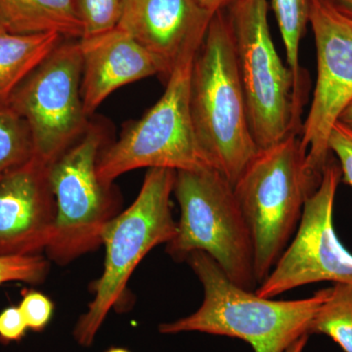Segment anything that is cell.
<instances>
[{
    "mask_svg": "<svg viewBox=\"0 0 352 352\" xmlns=\"http://www.w3.org/2000/svg\"><path fill=\"white\" fill-rule=\"evenodd\" d=\"M74 3L82 24V38H87L118 27L124 0H74Z\"/></svg>",
    "mask_w": 352,
    "mask_h": 352,
    "instance_id": "ffe728a7",
    "label": "cell"
},
{
    "mask_svg": "<svg viewBox=\"0 0 352 352\" xmlns=\"http://www.w3.org/2000/svg\"><path fill=\"white\" fill-rule=\"evenodd\" d=\"M204 288V300L193 314L159 326L160 333L200 332L247 342L254 352H285L309 330L330 288L302 300H274L233 283L207 252L186 258Z\"/></svg>",
    "mask_w": 352,
    "mask_h": 352,
    "instance_id": "6da1fadb",
    "label": "cell"
},
{
    "mask_svg": "<svg viewBox=\"0 0 352 352\" xmlns=\"http://www.w3.org/2000/svg\"><path fill=\"white\" fill-rule=\"evenodd\" d=\"M48 168L32 156L0 179V256H34L52 238L55 200Z\"/></svg>",
    "mask_w": 352,
    "mask_h": 352,
    "instance_id": "7c38bea8",
    "label": "cell"
},
{
    "mask_svg": "<svg viewBox=\"0 0 352 352\" xmlns=\"http://www.w3.org/2000/svg\"><path fill=\"white\" fill-rule=\"evenodd\" d=\"M309 25L316 47L317 78L300 143L308 171L321 179L333 157L331 131L352 100V15L333 0H312Z\"/></svg>",
    "mask_w": 352,
    "mask_h": 352,
    "instance_id": "8fae6325",
    "label": "cell"
},
{
    "mask_svg": "<svg viewBox=\"0 0 352 352\" xmlns=\"http://www.w3.org/2000/svg\"><path fill=\"white\" fill-rule=\"evenodd\" d=\"M286 51L287 66L296 78L307 80L300 64V46L309 25L312 0H271Z\"/></svg>",
    "mask_w": 352,
    "mask_h": 352,
    "instance_id": "ac0fdd59",
    "label": "cell"
},
{
    "mask_svg": "<svg viewBox=\"0 0 352 352\" xmlns=\"http://www.w3.org/2000/svg\"><path fill=\"white\" fill-rule=\"evenodd\" d=\"M106 352H131L127 351L126 349H124V347H112V349H109V351Z\"/></svg>",
    "mask_w": 352,
    "mask_h": 352,
    "instance_id": "f1b7e54d",
    "label": "cell"
},
{
    "mask_svg": "<svg viewBox=\"0 0 352 352\" xmlns=\"http://www.w3.org/2000/svg\"><path fill=\"white\" fill-rule=\"evenodd\" d=\"M103 142L101 127L89 124L82 138L48 168L55 219L45 252L61 265L102 245L104 228L118 214L112 184L102 182L97 173Z\"/></svg>",
    "mask_w": 352,
    "mask_h": 352,
    "instance_id": "ba28073f",
    "label": "cell"
},
{
    "mask_svg": "<svg viewBox=\"0 0 352 352\" xmlns=\"http://www.w3.org/2000/svg\"><path fill=\"white\" fill-rule=\"evenodd\" d=\"M176 171L148 170L140 192L124 212L104 228L102 245L106 256L101 277L92 284L94 300L76 322L74 337L90 346L111 309L126 298L127 283L146 254L173 239L177 222L171 212L170 198Z\"/></svg>",
    "mask_w": 352,
    "mask_h": 352,
    "instance_id": "8992f818",
    "label": "cell"
},
{
    "mask_svg": "<svg viewBox=\"0 0 352 352\" xmlns=\"http://www.w3.org/2000/svg\"><path fill=\"white\" fill-rule=\"evenodd\" d=\"M267 0H236L226 13L232 29L252 138L259 150L300 135L308 78L284 64L271 36Z\"/></svg>",
    "mask_w": 352,
    "mask_h": 352,
    "instance_id": "3957f363",
    "label": "cell"
},
{
    "mask_svg": "<svg viewBox=\"0 0 352 352\" xmlns=\"http://www.w3.org/2000/svg\"><path fill=\"white\" fill-rule=\"evenodd\" d=\"M329 149L342 170V180L352 187V131L338 122L329 138Z\"/></svg>",
    "mask_w": 352,
    "mask_h": 352,
    "instance_id": "603a6c76",
    "label": "cell"
},
{
    "mask_svg": "<svg viewBox=\"0 0 352 352\" xmlns=\"http://www.w3.org/2000/svg\"><path fill=\"white\" fill-rule=\"evenodd\" d=\"M199 4L208 12L215 14L219 11H226L229 6H232L236 0H196Z\"/></svg>",
    "mask_w": 352,
    "mask_h": 352,
    "instance_id": "d4e9b609",
    "label": "cell"
},
{
    "mask_svg": "<svg viewBox=\"0 0 352 352\" xmlns=\"http://www.w3.org/2000/svg\"><path fill=\"white\" fill-rule=\"evenodd\" d=\"M342 10L352 15V0H333Z\"/></svg>",
    "mask_w": 352,
    "mask_h": 352,
    "instance_id": "83f0119b",
    "label": "cell"
},
{
    "mask_svg": "<svg viewBox=\"0 0 352 352\" xmlns=\"http://www.w3.org/2000/svg\"><path fill=\"white\" fill-rule=\"evenodd\" d=\"M34 156L31 133L12 109H0V179Z\"/></svg>",
    "mask_w": 352,
    "mask_h": 352,
    "instance_id": "d6986e66",
    "label": "cell"
},
{
    "mask_svg": "<svg viewBox=\"0 0 352 352\" xmlns=\"http://www.w3.org/2000/svg\"><path fill=\"white\" fill-rule=\"evenodd\" d=\"M309 336L310 335L302 336L300 339L296 340L294 344H292L285 352H303L305 346H307Z\"/></svg>",
    "mask_w": 352,
    "mask_h": 352,
    "instance_id": "4316f807",
    "label": "cell"
},
{
    "mask_svg": "<svg viewBox=\"0 0 352 352\" xmlns=\"http://www.w3.org/2000/svg\"><path fill=\"white\" fill-rule=\"evenodd\" d=\"M29 330L19 307H9L0 312V340L19 342Z\"/></svg>",
    "mask_w": 352,
    "mask_h": 352,
    "instance_id": "cb8c5ba5",
    "label": "cell"
},
{
    "mask_svg": "<svg viewBox=\"0 0 352 352\" xmlns=\"http://www.w3.org/2000/svg\"><path fill=\"white\" fill-rule=\"evenodd\" d=\"M328 336L344 352H352V284L330 287L327 300L319 308L309 330Z\"/></svg>",
    "mask_w": 352,
    "mask_h": 352,
    "instance_id": "e0dca14e",
    "label": "cell"
},
{
    "mask_svg": "<svg viewBox=\"0 0 352 352\" xmlns=\"http://www.w3.org/2000/svg\"><path fill=\"white\" fill-rule=\"evenodd\" d=\"M78 39L63 38L14 92L8 107L31 133L34 156L51 164L87 131Z\"/></svg>",
    "mask_w": 352,
    "mask_h": 352,
    "instance_id": "9c48e42d",
    "label": "cell"
},
{
    "mask_svg": "<svg viewBox=\"0 0 352 352\" xmlns=\"http://www.w3.org/2000/svg\"><path fill=\"white\" fill-rule=\"evenodd\" d=\"M338 122L344 124V126L349 127V129L352 131V100L351 101V103L346 106V109L342 111V113H340L339 120H338Z\"/></svg>",
    "mask_w": 352,
    "mask_h": 352,
    "instance_id": "484cf974",
    "label": "cell"
},
{
    "mask_svg": "<svg viewBox=\"0 0 352 352\" xmlns=\"http://www.w3.org/2000/svg\"><path fill=\"white\" fill-rule=\"evenodd\" d=\"M214 15L196 0H124L117 28L159 58L170 76L180 58L199 50Z\"/></svg>",
    "mask_w": 352,
    "mask_h": 352,
    "instance_id": "4fadbf2b",
    "label": "cell"
},
{
    "mask_svg": "<svg viewBox=\"0 0 352 352\" xmlns=\"http://www.w3.org/2000/svg\"><path fill=\"white\" fill-rule=\"evenodd\" d=\"M63 38L56 32L16 34L0 27V109L8 107L21 83Z\"/></svg>",
    "mask_w": 352,
    "mask_h": 352,
    "instance_id": "2e32d148",
    "label": "cell"
},
{
    "mask_svg": "<svg viewBox=\"0 0 352 352\" xmlns=\"http://www.w3.org/2000/svg\"><path fill=\"white\" fill-rule=\"evenodd\" d=\"M197 51L178 60L161 98L141 119L129 124L119 140L101 151L97 173L102 182L113 184L120 175L138 168H212L199 145L192 120L191 76Z\"/></svg>",
    "mask_w": 352,
    "mask_h": 352,
    "instance_id": "52a82bcc",
    "label": "cell"
},
{
    "mask_svg": "<svg viewBox=\"0 0 352 352\" xmlns=\"http://www.w3.org/2000/svg\"><path fill=\"white\" fill-rule=\"evenodd\" d=\"M300 135L259 150L234 184L251 230L258 283L270 275L288 247L308 197L321 179L310 175Z\"/></svg>",
    "mask_w": 352,
    "mask_h": 352,
    "instance_id": "277c9868",
    "label": "cell"
},
{
    "mask_svg": "<svg viewBox=\"0 0 352 352\" xmlns=\"http://www.w3.org/2000/svg\"><path fill=\"white\" fill-rule=\"evenodd\" d=\"M19 308L25 324L32 332H43L54 314V303L43 293L34 289L24 292Z\"/></svg>",
    "mask_w": 352,
    "mask_h": 352,
    "instance_id": "7402d4cb",
    "label": "cell"
},
{
    "mask_svg": "<svg viewBox=\"0 0 352 352\" xmlns=\"http://www.w3.org/2000/svg\"><path fill=\"white\" fill-rule=\"evenodd\" d=\"M173 194L180 219L166 244L171 258L183 261L191 252H207L233 283L256 291L251 230L226 176L212 168L176 171Z\"/></svg>",
    "mask_w": 352,
    "mask_h": 352,
    "instance_id": "5b68a950",
    "label": "cell"
},
{
    "mask_svg": "<svg viewBox=\"0 0 352 352\" xmlns=\"http://www.w3.org/2000/svg\"><path fill=\"white\" fill-rule=\"evenodd\" d=\"M0 27L16 34L56 32L69 39L83 36L74 0H0Z\"/></svg>",
    "mask_w": 352,
    "mask_h": 352,
    "instance_id": "9a60e30c",
    "label": "cell"
},
{
    "mask_svg": "<svg viewBox=\"0 0 352 352\" xmlns=\"http://www.w3.org/2000/svg\"><path fill=\"white\" fill-rule=\"evenodd\" d=\"M50 270V263L41 254L0 256V285L10 282L43 283Z\"/></svg>",
    "mask_w": 352,
    "mask_h": 352,
    "instance_id": "44dd1931",
    "label": "cell"
},
{
    "mask_svg": "<svg viewBox=\"0 0 352 352\" xmlns=\"http://www.w3.org/2000/svg\"><path fill=\"white\" fill-rule=\"evenodd\" d=\"M342 170L329 161L320 184L303 207L295 238L254 293L272 298L298 287L319 282L352 284V254L333 226V207Z\"/></svg>",
    "mask_w": 352,
    "mask_h": 352,
    "instance_id": "30bf717a",
    "label": "cell"
},
{
    "mask_svg": "<svg viewBox=\"0 0 352 352\" xmlns=\"http://www.w3.org/2000/svg\"><path fill=\"white\" fill-rule=\"evenodd\" d=\"M191 113L208 163L233 185L259 149L252 138L226 11L215 13L194 58Z\"/></svg>",
    "mask_w": 352,
    "mask_h": 352,
    "instance_id": "7a4b0ae2",
    "label": "cell"
},
{
    "mask_svg": "<svg viewBox=\"0 0 352 352\" xmlns=\"http://www.w3.org/2000/svg\"><path fill=\"white\" fill-rule=\"evenodd\" d=\"M82 97L88 117L116 90L155 75L168 78L163 62L119 28L78 39Z\"/></svg>",
    "mask_w": 352,
    "mask_h": 352,
    "instance_id": "5bb4252c",
    "label": "cell"
}]
</instances>
